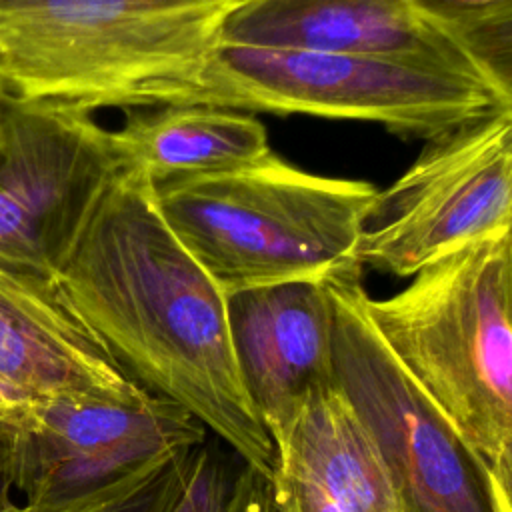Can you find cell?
<instances>
[{"label":"cell","mask_w":512,"mask_h":512,"mask_svg":"<svg viewBox=\"0 0 512 512\" xmlns=\"http://www.w3.org/2000/svg\"><path fill=\"white\" fill-rule=\"evenodd\" d=\"M458 44L498 86L512 92V0H406Z\"/></svg>","instance_id":"obj_15"},{"label":"cell","mask_w":512,"mask_h":512,"mask_svg":"<svg viewBox=\"0 0 512 512\" xmlns=\"http://www.w3.org/2000/svg\"><path fill=\"white\" fill-rule=\"evenodd\" d=\"M0 264L56 278L38 244L36 230L20 204L0 186Z\"/></svg>","instance_id":"obj_18"},{"label":"cell","mask_w":512,"mask_h":512,"mask_svg":"<svg viewBox=\"0 0 512 512\" xmlns=\"http://www.w3.org/2000/svg\"><path fill=\"white\" fill-rule=\"evenodd\" d=\"M116 170L110 130L92 112L10 92L0 100V186L28 214L56 278Z\"/></svg>","instance_id":"obj_9"},{"label":"cell","mask_w":512,"mask_h":512,"mask_svg":"<svg viewBox=\"0 0 512 512\" xmlns=\"http://www.w3.org/2000/svg\"><path fill=\"white\" fill-rule=\"evenodd\" d=\"M8 90H6V86H4V82H2V78H0V100L4 98V94H6Z\"/></svg>","instance_id":"obj_21"},{"label":"cell","mask_w":512,"mask_h":512,"mask_svg":"<svg viewBox=\"0 0 512 512\" xmlns=\"http://www.w3.org/2000/svg\"><path fill=\"white\" fill-rule=\"evenodd\" d=\"M510 226L512 110H504L424 140L408 170L376 190L354 258L362 268L408 278Z\"/></svg>","instance_id":"obj_8"},{"label":"cell","mask_w":512,"mask_h":512,"mask_svg":"<svg viewBox=\"0 0 512 512\" xmlns=\"http://www.w3.org/2000/svg\"><path fill=\"white\" fill-rule=\"evenodd\" d=\"M364 268L320 278L332 328V372L372 436L400 512H512L446 414L390 354L368 312Z\"/></svg>","instance_id":"obj_6"},{"label":"cell","mask_w":512,"mask_h":512,"mask_svg":"<svg viewBox=\"0 0 512 512\" xmlns=\"http://www.w3.org/2000/svg\"><path fill=\"white\" fill-rule=\"evenodd\" d=\"M206 438L190 412L142 388L62 396L0 418V476L20 512H82Z\"/></svg>","instance_id":"obj_7"},{"label":"cell","mask_w":512,"mask_h":512,"mask_svg":"<svg viewBox=\"0 0 512 512\" xmlns=\"http://www.w3.org/2000/svg\"><path fill=\"white\" fill-rule=\"evenodd\" d=\"M228 332L244 390L274 440L304 400L334 382L330 306L320 280L226 296Z\"/></svg>","instance_id":"obj_11"},{"label":"cell","mask_w":512,"mask_h":512,"mask_svg":"<svg viewBox=\"0 0 512 512\" xmlns=\"http://www.w3.org/2000/svg\"><path fill=\"white\" fill-rule=\"evenodd\" d=\"M0 512H20L18 500L12 496L10 488L6 486V482L0 476Z\"/></svg>","instance_id":"obj_20"},{"label":"cell","mask_w":512,"mask_h":512,"mask_svg":"<svg viewBox=\"0 0 512 512\" xmlns=\"http://www.w3.org/2000/svg\"><path fill=\"white\" fill-rule=\"evenodd\" d=\"M222 42L416 58L496 84L458 44L424 22L406 0H240L224 24Z\"/></svg>","instance_id":"obj_12"},{"label":"cell","mask_w":512,"mask_h":512,"mask_svg":"<svg viewBox=\"0 0 512 512\" xmlns=\"http://www.w3.org/2000/svg\"><path fill=\"white\" fill-rule=\"evenodd\" d=\"M194 448L166 458L126 488L82 512H172L186 484Z\"/></svg>","instance_id":"obj_17"},{"label":"cell","mask_w":512,"mask_h":512,"mask_svg":"<svg viewBox=\"0 0 512 512\" xmlns=\"http://www.w3.org/2000/svg\"><path fill=\"white\" fill-rule=\"evenodd\" d=\"M240 0H0V78L94 112L186 104Z\"/></svg>","instance_id":"obj_2"},{"label":"cell","mask_w":512,"mask_h":512,"mask_svg":"<svg viewBox=\"0 0 512 512\" xmlns=\"http://www.w3.org/2000/svg\"><path fill=\"white\" fill-rule=\"evenodd\" d=\"M58 282L132 384L182 406L272 480L276 450L236 368L226 294L172 234L144 176L116 170Z\"/></svg>","instance_id":"obj_1"},{"label":"cell","mask_w":512,"mask_h":512,"mask_svg":"<svg viewBox=\"0 0 512 512\" xmlns=\"http://www.w3.org/2000/svg\"><path fill=\"white\" fill-rule=\"evenodd\" d=\"M226 512H276L270 482L248 466H242Z\"/></svg>","instance_id":"obj_19"},{"label":"cell","mask_w":512,"mask_h":512,"mask_svg":"<svg viewBox=\"0 0 512 512\" xmlns=\"http://www.w3.org/2000/svg\"><path fill=\"white\" fill-rule=\"evenodd\" d=\"M58 278L0 264V418L62 396H134Z\"/></svg>","instance_id":"obj_10"},{"label":"cell","mask_w":512,"mask_h":512,"mask_svg":"<svg viewBox=\"0 0 512 512\" xmlns=\"http://www.w3.org/2000/svg\"><path fill=\"white\" fill-rule=\"evenodd\" d=\"M186 104L380 124L430 140L512 110V92L436 62L220 42Z\"/></svg>","instance_id":"obj_5"},{"label":"cell","mask_w":512,"mask_h":512,"mask_svg":"<svg viewBox=\"0 0 512 512\" xmlns=\"http://www.w3.org/2000/svg\"><path fill=\"white\" fill-rule=\"evenodd\" d=\"M222 442L208 438L194 448L186 484L172 512H226L236 476L244 464L234 466Z\"/></svg>","instance_id":"obj_16"},{"label":"cell","mask_w":512,"mask_h":512,"mask_svg":"<svg viewBox=\"0 0 512 512\" xmlns=\"http://www.w3.org/2000/svg\"><path fill=\"white\" fill-rule=\"evenodd\" d=\"M118 170H134L154 188L230 172L266 158V126L254 114L206 104H162L130 110L110 130Z\"/></svg>","instance_id":"obj_14"},{"label":"cell","mask_w":512,"mask_h":512,"mask_svg":"<svg viewBox=\"0 0 512 512\" xmlns=\"http://www.w3.org/2000/svg\"><path fill=\"white\" fill-rule=\"evenodd\" d=\"M274 450L276 512H400L378 448L336 382L304 400Z\"/></svg>","instance_id":"obj_13"},{"label":"cell","mask_w":512,"mask_h":512,"mask_svg":"<svg viewBox=\"0 0 512 512\" xmlns=\"http://www.w3.org/2000/svg\"><path fill=\"white\" fill-rule=\"evenodd\" d=\"M154 194L172 234L228 296L320 280L356 262L376 188L304 172L270 152L244 168L162 184Z\"/></svg>","instance_id":"obj_4"},{"label":"cell","mask_w":512,"mask_h":512,"mask_svg":"<svg viewBox=\"0 0 512 512\" xmlns=\"http://www.w3.org/2000/svg\"><path fill=\"white\" fill-rule=\"evenodd\" d=\"M368 318L510 498L512 234L462 246L418 270Z\"/></svg>","instance_id":"obj_3"}]
</instances>
